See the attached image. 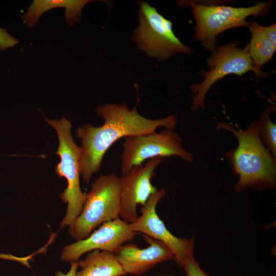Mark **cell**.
<instances>
[{"label": "cell", "instance_id": "4fadbf2b", "mask_svg": "<svg viewBox=\"0 0 276 276\" xmlns=\"http://www.w3.org/2000/svg\"><path fill=\"white\" fill-rule=\"evenodd\" d=\"M92 1L89 0H34L27 8V12L22 18L30 27H33L38 23L41 15L50 9L62 7L65 9V21L68 26H72L80 20L83 8Z\"/></svg>", "mask_w": 276, "mask_h": 276}, {"label": "cell", "instance_id": "5bb4252c", "mask_svg": "<svg viewBox=\"0 0 276 276\" xmlns=\"http://www.w3.org/2000/svg\"><path fill=\"white\" fill-rule=\"evenodd\" d=\"M76 276H123L127 273L113 253L94 250L78 261Z\"/></svg>", "mask_w": 276, "mask_h": 276}, {"label": "cell", "instance_id": "d6986e66", "mask_svg": "<svg viewBox=\"0 0 276 276\" xmlns=\"http://www.w3.org/2000/svg\"><path fill=\"white\" fill-rule=\"evenodd\" d=\"M264 32L267 38L272 42L273 45L276 47V24L267 26H263Z\"/></svg>", "mask_w": 276, "mask_h": 276}, {"label": "cell", "instance_id": "52a82bcc", "mask_svg": "<svg viewBox=\"0 0 276 276\" xmlns=\"http://www.w3.org/2000/svg\"><path fill=\"white\" fill-rule=\"evenodd\" d=\"M171 156L179 157L187 163L194 160L193 154L183 147L179 134L173 130L164 128L159 133L127 136L121 155L122 174L146 160Z\"/></svg>", "mask_w": 276, "mask_h": 276}, {"label": "cell", "instance_id": "9c48e42d", "mask_svg": "<svg viewBox=\"0 0 276 276\" xmlns=\"http://www.w3.org/2000/svg\"><path fill=\"white\" fill-rule=\"evenodd\" d=\"M165 160L157 157L149 159L144 165L132 167L120 177L121 210L120 218L130 223L138 217L136 206L144 205L157 190L151 183L156 168Z\"/></svg>", "mask_w": 276, "mask_h": 276}, {"label": "cell", "instance_id": "9a60e30c", "mask_svg": "<svg viewBox=\"0 0 276 276\" xmlns=\"http://www.w3.org/2000/svg\"><path fill=\"white\" fill-rule=\"evenodd\" d=\"M247 27L251 34L248 44L255 74L259 77H265L266 74L263 73L261 68L272 58L276 47L265 35L263 26L256 21H249Z\"/></svg>", "mask_w": 276, "mask_h": 276}, {"label": "cell", "instance_id": "44dd1931", "mask_svg": "<svg viewBox=\"0 0 276 276\" xmlns=\"http://www.w3.org/2000/svg\"><path fill=\"white\" fill-rule=\"evenodd\" d=\"M159 276H172V275L168 274V275H162Z\"/></svg>", "mask_w": 276, "mask_h": 276}, {"label": "cell", "instance_id": "3957f363", "mask_svg": "<svg viewBox=\"0 0 276 276\" xmlns=\"http://www.w3.org/2000/svg\"><path fill=\"white\" fill-rule=\"evenodd\" d=\"M45 119L56 130L58 137L59 145L56 154L60 157V161L55 167V172L60 177H64L67 183L65 190L60 195L61 199L67 205L61 226H70L81 212L86 198L80 184L81 148L74 141L71 123L65 117H63L60 120Z\"/></svg>", "mask_w": 276, "mask_h": 276}, {"label": "cell", "instance_id": "ac0fdd59", "mask_svg": "<svg viewBox=\"0 0 276 276\" xmlns=\"http://www.w3.org/2000/svg\"><path fill=\"white\" fill-rule=\"evenodd\" d=\"M19 43L17 39L10 35L7 30L0 28V50L12 48Z\"/></svg>", "mask_w": 276, "mask_h": 276}, {"label": "cell", "instance_id": "8992f818", "mask_svg": "<svg viewBox=\"0 0 276 276\" xmlns=\"http://www.w3.org/2000/svg\"><path fill=\"white\" fill-rule=\"evenodd\" d=\"M139 26L133 40L146 55L163 62L177 54H190L192 50L183 44L173 30L171 21L147 2L139 1Z\"/></svg>", "mask_w": 276, "mask_h": 276}, {"label": "cell", "instance_id": "7a4b0ae2", "mask_svg": "<svg viewBox=\"0 0 276 276\" xmlns=\"http://www.w3.org/2000/svg\"><path fill=\"white\" fill-rule=\"evenodd\" d=\"M219 122L217 130L224 129L232 133L238 140V146L225 154L233 173L239 176L235 185L236 192L247 188L273 189L276 185V158L264 145L258 131L256 121L245 130L237 125Z\"/></svg>", "mask_w": 276, "mask_h": 276}, {"label": "cell", "instance_id": "5b68a950", "mask_svg": "<svg viewBox=\"0 0 276 276\" xmlns=\"http://www.w3.org/2000/svg\"><path fill=\"white\" fill-rule=\"evenodd\" d=\"M273 2H258L256 5L247 7L206 5L189 2L196 21L195 38L205 49L212 52L217 47V37L220 33L236 27H247L249 22L246 20L248 17L265 16Z\"/></svg>", "mask_w": 276, "mask_h": 276}, {"label": "cell", "instance_id": "e0dca14e", "mask_svg": "<svg viewBox=\"0 0 276 276\" xmlns=\"http://www.w3.org/2000/svg\"><path fill=\"white\" fill-rule=\"evenodd\" d=\"M181 266L184 268L187 276H209L202 270L193 257L186 260Z\"/></svg>", "mask_w": 276, "mask_h": 276}, {"label": "cell", "instance_id": "ba28073f", "mask_svg": "<svg viewBox=\"0 0 276 276\" xmlns=\"http://www.w3.org/2000/svg\"><path fill=\"white\" fill-rule=\"evenodd\" d=\"M239 44L236 41L216 47L207 58L209 70L201 72L203 81L190 86L195 95L191 106V110H197L199 107L204 110L206 94L219 79L229 74L241 76L250 71L255 73L248 44L240 49L238 47Z\"/></svg>", "mask_w": 276, "mask_h": 276}, {"label": "cell", "instance_id": "8fae6325", "mask_svg": "<svg viewBox=\"0 0 276 276\" xmlns=\"http://www.w3.org/2000/svg\"><path fill=\"white\" fill-rule=\"evenodd\" d=\"M136 233L120 218L105 222L86 238L65 246L61 260L76 261L84 254L94 250L114 253L125 243L131 241Z\"/></svg>", "mask_w": 276, "mask_h": 276}, {"label": "cell", "instance_id": "277c9868", "mask_svg": "<svg viewBox=\"0 0 276 276\" xmlns=\"http://www.w3.org/2000/svg\"><path fill=\"white\" fill-rule=\"evenodd\" d=\"M120 177L114 173L100 175L91 185L81 212L69 226L76 241L87 237L103 223L120 218Z\"/></svg>", "mask_w": 276, "mask_h": 276}, {"label": "cell", "instance_id": "ffe728a7", "mask_svg": "<svg viewBox=\"0 0 276 276\" xmlns=\"http://www.w3.org/2000/svg\"><path fill=\"white\" fill-rule=\"evenodd\" d=\"M78 267V261L71 262V268L67 273H63L61 271H59L56 273L55 276H76Z\"/></svg>", "mask_w": 276, "mask_h": 276}, {"label": "cell", "instance_id": "7c38bea8", "mask_svg": "<svg viewBox=\"0 0 276 276\" xmlns=\"http://www.w3.org/2000/svg\"><path fill=\"white\" fill-rule=\"evenodd\" d=\"M143 237L149 244L147 247L123 244L113 253L127 274L141 275L156 265L174 259L173 251L163 242L145 235Z\"/></svg>", "mask_w": 276, "mask_h": 276}, {"label": "cell", "instance_id": "2e32d148", "mask_svg": "<svg viewBox=\"0 0 276 276\" xmlns=\"http://www.w3.org/2000/svg\"><path fill=\"white\" fill-rule=\"evenodd\" d=\"M271 107H267L256 121L260 138L264 145L276 158V125L270 118Z\"/></svg>", "mask_w": 276, "mask_h": 276}, {"label": "cell", "instance_id": "6da1fadb", "mask_svg": "<svg viewBox=\"0 0 276 276\" xmlns=\"http://www.w3.org/2000/svg\"><path fill=\"white\" fill-rule=\"evenodd\" d=\"M96 113L104 121L101 126L84 124L75 133L81 140L79 169L86 183L99 171L106 151L120 139L153 133L161 127L173 130L178 122L174 114L156 120L146 118L138 113L136 106L130 109L125 104L106 103L98 106Z\"/></svg>", "mask_w": 276, "mask_h": 276}, {"label": "cell", "instance_id": "30bf717a", "mask_svg": "<svg viewBox=\"0 0 276 276\" xmlns=\"http://www.w3.org/2000/svg\"><path fill=\"white\" fill-rule=\"evenodd\" d=\"M165 194L163 189H157L141 206V216L129 225L134 232L142 233L165 244L173 251L174 259L181 266L186 260L193 257L194 241L193 239L188 240L174 236L157 215V204Z\"/></svg>", "mask_w": 276, "mask_h": 276}]
</instances>
